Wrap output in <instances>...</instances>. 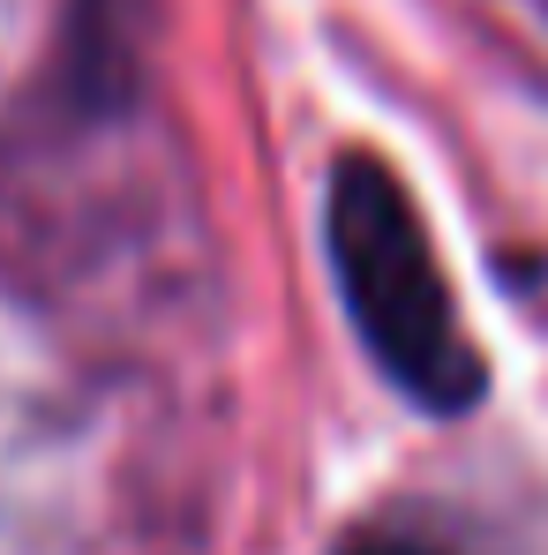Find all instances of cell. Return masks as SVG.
I'll use <instances>...</instances> for the list:
<instances>
[{
  "label": "cell",
  "mask_w": 548,
  "mask_h": 555,
  "mask_svg": "<svg viewBox=\"0 0 548 555\" xmlns=\"http://www.w3.org/2000/svg\"><path fill=\"white\" fill-rule=\"evenodd\" d=\"M331 256H339L346 308L383 375L429 413H466L481 398V353L458 331L451 285L436 271V248L406 188L375 158H339L331 173Z\"/></svg>",
  "instance_id": "cell-1"
},
{
  "label": "cell",
  "mask_w": 548,
  "mask_h": 555,
  "mask_svg": "<svg viewBox=\"0 0 548 555\" xmlns=\"http://www.w3.org/2000/svg\"><path fill=\"white\" fill-rule=\"evenodd\" d=\"M339 555H436L429 541H398V533H368V541H354V548H339Z\"/></svg>",
  "instance_id": "cell-2"
}]
</instances>
